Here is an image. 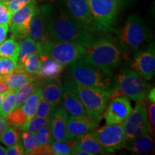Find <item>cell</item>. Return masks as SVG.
I'll return each instance as SVG.
<instances>
[{"label":"cell","instance_id":"1","mask_svg":"<svg viewBox=\"0 0 155 155\" xmlns=\"http://www.w3.org/2000/svg\"><path fill=\"white\" fill-rule=\"evenodd\" d=\"M45 26L50 40L69 42L88 47L106 32L83 26L62 5L45 4L40 7Z\"/></svg>","mask_w":155,"mask_h":155},{"label":"cell","instance_id":"2","mask_svg":"<svg viewBox=\"0 0 155 155\" xmlns=\"http://www.w3.org/2000/svg\"><path fill=\"white\" fill-rule=\"evenodd\" d=\"M123 55L121 45L118 44L112 37L104 35L86 48V53L81 58L104 72L114 75Z\"/></svg>","mask_w":155,"mask_h":155},{"label":"cell","instance_id":"3","mask_svg":"<svg viewBox=\"0 0 155 155\" xmlns=\"http://www.w3.org/2000/svg\"><path fill=\"white\" fill-rule=\"evenodd\" d=\"M67 66L68 76L75 83L107 93L112 98L116 90L114 75L104 72L81 58Z\"/></svg>","mask_w":155,"mask_h":155},{"label":"cell","instance_id":"4","mask_svg":"<svg viewBox=\"0 0 155 155\" xmlns=\"http://www.w3.org/2000/svg\"><path fill=\"white\" fill-rule=\"evenodd\" d=\"M65 79L79 97L87 115L100 121L104 117L108 101L111 98V95L91 87L78 84L69 76L65 77Z\"/></svg>","mask_w":155,"mask_h":155},{"label":"cell","instance_id":"5","mask_svg":"<svg viewBox=\"0 0 155 155\" xmlns=\"http://www.w3.org/2000/svg\"><path fill=\"white\" fill-rule=\"evenodd\" d=\"M115 80L116 90L112 98L124 96L135 101H143L151 88L150 83L131 69L121 70Z\"/></svg>","mask_w":155,"mask_h":155},{"label":"cell","instance_id":"6","mask_svg":"<svg viewBox=\"0 0 155 155\" xmlns=\"http://www.w3.org/2000/svg\"><path fill=\"white\" fill-rule=\"evenodd\" d=\"M129 0H88L91 12L97 26L103 32H111L118 17Z\"/></svg>","mask_w":155,"mask_h":155},{"label":"cell","instance_id":"7","mask_svg":"<svg viewBox=\"0 0 155 155\" xmlns=\"http://www.w3.org/2000/svg\"><path fill=\"white\" fill-rule=\"evenodd\" d=\"M119 38L123 49L137 52L151 40L152 32L141 17L131 15L126 21Z\"/></svg>","mask_w":155,"mask_h":155},{"label":"cell","instance_id":"8","mask_svg":"<svg viewBox=\"0 0 155 155\" xmlns=\"http://www.w3.org/2000/svg\"><path fill=\"white\" fill-rule=\"evenodd\" d=\"M39 45V55H48L65 66L81 58L86 51V47L82 45L52 40Z\"/></svg>","mask_w":155,"mask_h":155},{"label":"cell","instance_id":"9","mask_svg":"<svg viewBox=\"0 0 155 155\" xmlns=\"http://www.w3.org/2000/svg\"><path fill=\"white\" fill-rule=\"evenodd\" d=\"M91 132L98 142L108 154L124 148L127 144L124 129L121 124H106Z\"/></svg>","mask_w":155,"mask_h":155},{"label":"cell","instance_id":"10","mask_svg":"<svg viewBox=\"0 0 155 155\" xmlns=\"http://www.w3.org/2000/svg\"><path fill=\"white\" fill-rule=\"evenodd\" d=\"M139 103L129 116L123 122L127 141H130L138 136L150 134V127L147 116V108L142 101Z\"/></svg>","mask_w":155,"mask_h":155},{"label":"cell","instance_id":"11","mask_svg":"<svg viewBox=\"0 0 155 155\" xmlns=\"http://www.w3.org/2000/svg\"><path fill=\"white\" fill-rule=\"evenodd\" d=\"M37 7V1L32 0L28 5L13 13L9 25L12 38L16 40H22L28 36L31 19L33 17Z\"/></svg>","mask_w":155,"mask_h":155},{"label":"cell","instance_id":"12","mask_svg":"<svg viewBox=\"0 0 155 155\" xmlns=\"http://www.w3.org/2000/svg\"><path fill=\"white\" fill-rule=\"evenodd\" d=\"M131 68L133 71L147 81L152 79L155 73V52L154 44L144 50L135 52Z\"/></svg>","mask_w":155,"mask_h":155},{"label":"cell","instance_id":"13","mask_svg":"<svg viewBox=\"0 0 155 155\" xmlns=\"http://www.w3.org/2000/svg\"><path fill=\"white\" fill-rule=\"evenodd\" d=\"M63 5L78 22L83 26L95 31L101 30L95 22L91 12L88 0H63Z\"/></svg>","mask_w":155,"mask_h":155},{"label":"cell","instance_id":"14","mask_svg":"<svg viewBox=\"0 0 155 155\" xmlns=\"http://www.w3.org/2000/svg\"><path fill=\"white\" fill-rule=\"evenodd\" d=\"M99 121L88 115L68 116L67 120L68 140L75 141L83 135L94 131Z\"/></svg>","mask_w":155,"mask_h":155},{"label":"cell","instance_id":"15","mask_svg":"<svg viewBox=\"0 0 155 155\" xmlns=\"http://www.w3.org/2000/svg\"><path fill=\"white\" fill-rule=\"evenodd\" d=\"M131 111L130 101L127 96H119L112 98L104 114L106 124H122Z\"/></svg>","mask_w":155,"mask_h":155},{"label":"cell","instance_id":"16","mask_svg":"<svg viewBox=\"0 0 155 155\" xmlns=\"http://www.w3.org/2000/svg\"><path fill=\"white\" fill-rule=\"evenodd\" d=\"M63 94L62 97L63 107L68 116L87 115L86 109L75 91L64 79Z\"/></svg>","mask_w":155,"mask_h":155},{"label":"cell","instance_id":"17","mask_svg":"<svg viewBox=\"0 0 155 155\" xmlns=\"http://www.w3.org/2000/svg\"><path fill=\"white\" fill-rule=\"evenodd\" d=\"M40 63L37 78L38 80L51 81L61 78V75L65 69V65L58 63L48 55H40Z\"/></svg>","mask_w":155,"mask_h":155},{"label":"cell","instance_id":"18","mask_svg":"<svg viewBox=\"0 0 155 155\" xmlns=\"http://www.w3.org/2000/svg\"><path fill=\"white\" fill-rule=\"evenodd\" d=\"M68 115L63 106L55 108L50 118L52 137L53 140L68 141L67 120Z\"/></svg>","mask_w":155,"mask_h":155},{"label":"cell","instance_id":"19","mask_svg":"<svg viewBox=\"0 0 155 155\" xmlns=\"http://www.w3.org/2000/svg\"><path fill=\"white\" fill-rule=\"evenodd\" d=\"M28 36H30L40 45L43 44L50 40L46 32L41 9L38 6L37 7L33 17L31 19Z\"/></svg>","mask_w":155,"mask_h":155},{"label":"cell","instance_id":"20","mask_svg":"<svg viewBox=\"0 0 155 155\" xmlns=\"http://www.w3.org/2000/svg\"><path fill=\"white\" fill-rule=\"evenodd\" d=\"M41 89L42 97L52 106L57 107L61 102L63 94V86L61 78L43 81Z\"/></svg>","mask_w":155,"mask_h":155},{"label":"cell","instance_id":"21","mask_svg":"<svg viewBox=\"0 0 155 155\" xmlns=\"http://www.w3.org/2000/svg\"><path fill=\"white\" fill-rule=\"evenodd\" d=\"M9 90H17L30 81H38L36 76L30 75L25 71L22 65L17 64L12 73L5 78Z\"/></svg>","mask_w":155,"mask_h":155},{"label":"cell","instance_id":"22","mask_svg":"<svg viewBox=\"0 0 155 155\" xmlns=\"http://www.w3.org/2000/svg\"><path fill=\"white\" fill-rule=\"evenodd\" d=\"M73 150H82L88 153L90 155L108 154L98 142L92 132L86 134L75 140Z\"/></svg>","mask_w":155,"mask_h":155},{"label":"cell","instance_id":"23","mask_svg":"<svg viewBox=\"0 0 155 155\" xmlns=\"http://www.w3.org/2000/svg\"><path fill=\"white\" fill-rule=\"evenodd\" d=\"M126 147L132 154H147L154 149V141L150 134H142L128 141Z\"/></svg>","mask_w":155,"mask_h":155},{"label":"cell","instance_id":"24","mask_svg":"<svg viewBox=\"0 0 155 155\" xmlns=\"http://www.w3.org/2000/svg\"><path fill=\"white\" fill-rule=\"evenodd\" d=\"M42 96V95L41 87L37 88L32 93V94L28 97V99L25 101V102L22 104V106H21L25 114H26L27 126H28L30 120L35 115L37 107H38V104L40 99H41Z\"/></svg>","mask_w":155,"mask_h":155},{"label":"cell","instance_id":"25","mask_svg":"<svg viewBox=\"0 0 155 155\" xmlns=\"http://www.w3.org/2000/svg\"><path fill=\"white\" fill-rule=\"evenodd\" d=\"M40 45L30 37H26L21 40L19 45V54L17 64L22 65L27 58L32 54H39Z\"/></svg>","mask_w":155,"mask_h":155},{"label":"cell","instance_id":"26","mask_svg":"<svg viewBox=\"0 0 155 155\" xmlns=\"http://www.w3.org/2000/svg\"><path fill=\"white\" fill-rule=\"evenodd\" d=\"M43 81L38 80L30 81L26 84L23 85L20 88L16 90V101H15V108L21 107L25 101L28 98V97L32 94L37 88L41 87Z\"/></svg>","mask_w":155,"mask_h":155},{"label":"cell","instance_id":"27","mask_svg":"<svg viewBox=\"0 0 155 155\" xmlns=\"http://www.w3.org/2000/svg\"><path fill=\"white\" fill-rule=\"evenodd\" d=\"M19 45L15 38H11L0 44V57L9 58L18 61Z\"/></svg>","mask_w":155,"mask_h":155},{"label":"cell","instance_id":"28","mask_svg":"<svg viewBox=\"0 0 155 155\" xmlns=\"http://www.w3.org/2000/svg\"><path fill=\"white\" fill-rule=\"evenodd\" d=\"M20 129L15 126L9 125L0 134V141L7 147L12 146L19 142L21 139Z\"/></svg>","mask_w":155,"mask_h":155},{"label":"cell","instance_id":"29","mask_svg":"<svg viewBox=\"0 0 155 155\" xmlns=\"http://www.w3.org/2000/svg\"><path fill=\"white\" fill-rule=\"evenodd\" d=\"M16 90H8L5 95L0 106V118L7 119L8 114L15 109Z\"/></svg>","mask_w":155,"mask_h":155},{"label":"cell","instance_id":"30","mask_svg":"<svg viewBox=\"0 0 155 155\" xmlns=\"http://www.w3.org/2000/svg\"><path fill=\"white\" fill-rule=\"evenodd\" d=\"M10 125L19 128L20 130L25 131L27 127V116L22 107H18L11 111L7 117Z\"/></svg>","mask_w":155,"mask_h":155},{"label":"cell","instance_id":"31","mask_svg":"<svg viewBox=\"0 0 155 155\" xmlns=\"http://www.w3.org/2000/svg\"><path fill=\"white\" fill-rule=\"evenodd\" d=\"M75 141L53 140L50 144V150L53 155H70L72 152Z\"/></svg>","mask_w":155,"mask_h":155},{"label":"cell","instance_id":"32","mask_svg":"<svg viewBox=\"0 0 155 155\" xmlns=\"http://www.w3.org/2000/svg\"><path fill=\"white\" fill-rule=\"evenodd\" d=\"M35 137L37 139L36 147H42L50 144L53 140L52 137L50 122L39 129L35 133Z\"/></svg>","mask_w":155,"mask_h":155},{"label":"cell","instance_id":"33","mask_svg":"<svg viewBox=\"0 0 155 155\" xmlns=\"http://www.w3.org/2000/svg\"><path fill=\"white\" fill-rule=\"evenodd\" d=\"M40 58L39 54H32V55H29L28 58L25 59L24 63H22V66L25 71L30 75H34L37 77L38 74L39 67H40Z\"/></svg>","mask_w":155,"mask_h":155},{"label":"cell","instance_id":"34","mask_svg":"<svg viewBox=\"0 0 155 155\" xmlns=\"http://www.w3.org/2000/svg\"><path fill=\"white\" fill-rule=\"evenodd\" d=\"M22 145L25 149V154H32L37 147V139L35 134L25 130L21 134Z\"/></svg>","mask_w":155,"mask_h":155},{"label":"cell","instance_id":"35","mask_svg":"<svg viewBox=\"0 0 155 155\" xmlns=\"http://www.w3.org/2000/svg\"><path fill=\"white\" fill-rule=\"evenodd\" d=\"M56 107L52 106L49 102H48L42 96L41 99L39 102L38 107H37L35 115L38 117L42 118H51L54 111Z\"/></svg>","mask_w":155,"mask_h":155},{"label":"cell","instance_id":"36","mask_svg":"<svg viewBox=\"0 0 155 155\" xmlns=\"http://www.w3.org/2000/svg\"><path fill=\"white\" fill-rule=\"evenodd\" d=\"M17 62L13 59L5 57H0V78H5L14 71Z\"/></svg>","mask_w":155,"mask_h":155},{"label":"cell","instance_id":"37","mask_svg":"<svg viewBox=\"0 0 155 155\" xmlns=\"http://www.w3.org/2000/svg\"><path fill=\"white\" fill-rule=\"evenodd\" d=\"M50 122V118H42L35 116L30 120L25 130L35 134L39 129Z\"/></svg>","mask_w":155,"mask_h":155},{"label":"cell","instance_id":"38","mask_svg":"<svg viewBox=\"0 0 155 155\" xmlns=\"http://www.w3.org/2000/svg\"><path fill=\"white\" fill-rule=\"evenodd\" d=\"M13 12L9 8L7 2L0 0V24L7 23L10 25Z\"/></svg>","mask_w":155,"mask_h":155},{"label":"cell","instance_id":"39","mask_svg":"<svg viewBox=\"0 0 155 155\" xmlns=\"http://www.w3.org/2000/svg\"><path fill=\"white\" fill-rule=\"evenodd\" d=\"M5 154L7 155H24L25 149L21 141L17 143L12 146L8 147L7 150H5Z\"/></svg>","mask_w":155,"mask_h":155},{"label":"cell","instance_id":"40","mask_svg":"<svg viewBox=\"0 0 155 155\" xmlns=\"http://www.w3.org/2000/svg\"><path fill=\"white\" fill-rule=\"evenodd\" d=\"M32 0H10L7 2L9 8L13 13L15 11L18 10V9L22 8L25 6L28 5Z\"/></svg>","mask_w":155,"mask_h":155},{"label":"cell","instance_id":"41","mask_svg":"<svg viewBox=\"0 0 155 155\" xmlns=\"http://www.w3.org/2000/svg\"><path fill=\"white\" fill-rule=\"evenodd\" d=\"M148 114H149V123L150 127V134L154 133V127H155V105L154 103H150L148 107Z\"/></svg>","mask_w":155,"mask_h":155},{"label":"cell","instance_id":"42","mask_svg":"<svg viewBox=\"0 0 155 155\" xmlns=\"http://www.w3.org/2000/svg\"><path fill=\"white\" fill-rule=\"evenodd\" d=\"M9 29V25L7 23L0 24V44L6 40Z\"/></svg>","mask_w":155,"mask_h":155},{"label":"cell","instance_id":"43","mask_svg":"<svg viewBox=\"0 0 155 155\" xmlns=\"http://www.w3.org/2000/svg\"><path fill=\"white\" fill-rule=\"evenodd\" d=\"M9 125H10V124L9 123V121H7V119H2V118H0V134H1L2 133Z\"/></svg>","mask_w":155,"mask_h":155},{"label":"cell","instance_id":"44","mask_svg":"<svg viewBox=\"0 0 155 155\" xmlns=\"http://www.w3.org/2000/svg\"><path fill=\"white\" fill-rule=\"evenodd\" d=\"M8 90L9 88L6 83L5 78H0V93H5Z\"/></svg>","mask_w":155,"mask_h":155},{"label":"cell","instance_id":"45","mask_svg":"<svg viewBox=\"0 0 155 155\" xmlns=\"http://www.w3.org/2000/svg\"><path fill=\"white\" fill-rule=\"evenodd\" d=\"M147 98L150 101V103H154L155 102V89L153 88L149 91L148 94H147Z\"/></svg>","mask_w":155,"mask_h":155},{"label":"cell","instance_id":"46","mask_svg":"<svg viewBox=\"0 0 155 155\" xmlns=\"http://www.w3.org/2000/svg\"><path fill=\"white\" fill-rule=\"evenodd\" d=\"M5 150L6 149L4 148V147L0 144V155H5Z\"/></svg>","mask_w":155,"mask_h":155},{"label":"cell","instance_id":"47","mask_svg":"<svg viewBox=\"0 0 155 155\" xmlns=\"http://www.w3.org/2000/svg\"><path fill=\"white\" fill-rule=\"evenodd\" d=\"M6 92H7V91H6ZM6 92L0 93V106H1V104H2V100H3L4 97H5V95L6 94Z\"/></svg>","mask_w":155,"mask_h":155},{"label":"cell","instance_id":"48","mask_svg":"<svg viewBox=\"0 0 155 155\" xmlns=\"http://www.w3.org/2000/svg\"><path fill=\"white\" fill-rule=\"evenodd\" d=\"M2 1L5 2H9V1H10V0H2Z\"/></svg>","mask_w":155,"mask_h":155}]
</instances>
